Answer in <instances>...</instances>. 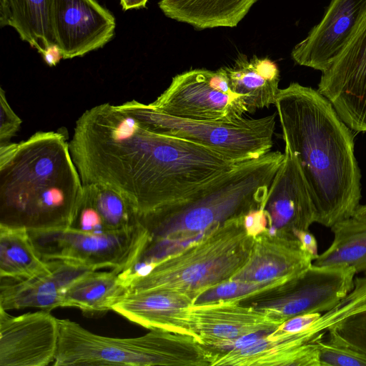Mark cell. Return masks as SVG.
I'll return each mask as SVG.
<instances>
[{
    "mask_svg": "<svg viewBox=\"0 0 366 366\" xmlns=\"http://www.w3.org/2000/svg\"><path fill=\"white\" fill-rule=\"evenodd\" d=\"M274 105L285 146L306 181L316 222L331 228L352 217L362 197L352 130L317 89L297 82L280 89Z\"/></svg>",
    "mask_w": 366,
    "mask_h": 366,
    "instance_id": "cell-1",
    "label": "cell"
},
{
    "mask_svg": "<svg viewBox=\"0 0 366 366\" xmlns=\"http://www.w3.org/2000/svg\"><path fill=\"white\" fill-rule=\"evenodd\" d=\"M82 193L63 133L38 132L0 146V224L29 231L70 227Z\"/></svg>",
    "mask_w": 366,
    "mask_h": 366,
    "instance_id": "cell-2",
    "label": "cell"
},
{
    "mask_svg": "<svg viewBox=\"0 0 366 366\" xmlns=\"http://www.w3.org/2000/svg\"><path fill=\"white\" fill-rule=\"evenodd\" d=\"M283 159L284 153L270 151L257 159L237 163L189 197L138 215L139 224L149 234L139 262L154 264L162 258L169 246L262 208Z\"/></svg>",
    "mask_w": 366,
    "mask_h": 366,
    "instance_id": "cell-3",
    "label": "cell"
},
{
    "mask_svg": "<svg viewBox=\"0 0 366 366\" xmlns=\"http://www.w3.org/2000/svg\"><path fill=\"white\" fill-rule=\"evenodd\" d=\"M244 217L217 224L197 241L127 275L129 291L164 289L195 299L232 280L247 262L254 242Z\"/></svg>",
    "mask_w": 366,
    "mask_h": 366,
    "instance_id": "cell-4",
    "label": "cell"
},
{
    "mask_svg": "<svg viewBox=\"0 0 366 366\" xmlns=\"http://www.w3.org/2000/svg\"><path fill=\"white\" fill-rule=\"evenodd\" d=\"M58 321L55 366H213L219 353L184 333L153 329L140 337L117 338L94 334L69 320Z\"/></svg>",
    "mask_w": 366,
    "mask_h": 366,
    "instance_id": "cell-5",
    "label": "cell"
},
{
    "mask_svg": "<svg viewBox=\"0 0 366 366\" xmlns=\"http://www.w3.org/2000/svg\"><path fill=\"white\" fill-rule=\"evenodd\" d=\"M117 107L152 132L194 142L234 164L257 159L273 146L277 112L225 122L179 118L134 99Z\"/></svg>",
    "mask_w": 366,
    "mask_h": 366,
    "instance_id": "cell-6",
    "label": "cell"
},
{
    "mask_svg": "<svg viewBox=\"0 0 366 366\" xmlns=\"http://www.w3.org/2000/svg\"><path fill=\"white\" fill-rule=\"evenodd\" d=\"M29 232L44 261H69L96 269L111 268L119 273L136 262L149 240L147 231L139 222L125 230L107 233L69 227Z\"/></svg>",
    "mask_w": 366,
    "mask_h": 366,
    "instance_id": "cell-7",
    "label": "cell"
},
{
    "mask_svg": "<svg viewBox=\"0 0 366 366\" xmlns=\"http://www.w3.org/2000/svg\"><path fill=\"white\" fill-rule=\"evenodd\" d=\"M354 269L312 264L301 274L239 302L265 312L275 322L335 307L354 288Z\"/></svg>",
    "mask_w": 366,
    "mask_h": 366,
    "instance_id": "cell-8",
    "label": "cell"
},
{
    "mask_svg": "<svg viewBox=\"0 0 366 366\" xmlns=\"http://www.w3.org/2000/svg\"><path fill=\"white\" fill-rule=\"evenodd\" d=\"M151 104L171 116L196 120L232 122L248 112L244 97L231 90L224 67L179 74Z\"/></svg>",
    "mask_w": 366,
    "mask_h": 366,
    "instance_id": "cell-9",
    "label": "cell"
},
{
    "mask_svg": "<svg viewBox=\"0 0 366 366\" xmlns=\"http://www.w3.org/2000/svg\"><path fill=\"white\" fill-rule=\"evenodd\" d=\"M317 90L352 131L366 132V11L344 48L322 72Z\"/></svg>",
    "mask_w": 366,
    "mask_h": 366,
    "instance_id": "cell-10",
    "label": "cell"
},
{
    "mask_svg": "<svg viewBox=\"0 0 366 366\" xmlns=\"http://www.w3.org/2000/svg\"><path fill=\"white\" fill-rule=\"evenodd\" d=\"M49 19L64 59L103 47L116 28L114 16L96 0H49Z\"/></svg>",
    "mask_w": 366,
    "mask_h": 366,
    "instance_id": "cell-11",
    "label": "cell"
},
{
    "mask_svg": "<svg viewBox=\"0 0 366 366\" xmlns=\"http://www.w3.org/2000/svg\"><path fill=\"white\" fill-rule=\"evenodd\" d=\"M281 324L265 312L239 300H222L191 305L187 311L189 334L209 347L231 345L245 337L267 335Z\"/></svg>",
    "mask_w": 366,
    "mask_h": 366,
    "instance_id": "cell-12",
    "label": "cell"
},
{
    "mask_svg": "<svg viewBox=\"0 0 366 366\" xmlns=\"http://www.w3.org/2000/svg\"><path fill=\"white\" fill-rule=\"evenodd\" d=\"M59 321L51 311L11 316L0 308V365L46 366L58 347Z\"/></svg>",
    "mask_w": 366,
    "mask_h": 366,
    "instance_id": "cell-13",
    "label": "cell"
},
{
    "mask_svg": "<svg viewBox=\"0 0 366 366\" xmlns=\"http://www.w3.org/2000/svg\"><path fill=\"white\" fill-rule=\"evenodd\" d=\"M262 209L267 215L269 229L298 239L301 232L310 231V227L317 221L316 209L302 172L287 146Z\"/></svg>",
    "mask_w": 366,
    "mask_h": 366,
    "instance_id": "cell-14",
    "label": "cell"
},
{
    "mask_svg": "<svg viewBox=\"0 0 366 366\" xmlns=\"http://www.w3.org/2000/svg\"><path fill=\"white\" fill-rule=\"evenodd\" d=\"M365 11L366 0H331L320 21L292 49V59L322 72L344 48Z\"/></svg>",
    "mask_w": 366,
    "mask_h": 366,
    "instance_id": "cell-15",
    "label": "cell"
},
{
    "mask_svg": "<svg viewBox=\"0 0 366 366\" xmlns=\"http://www.w3.org/2000/svg\"><path fill=\"white\" fill-rule=\"evenodd\" d=\"M316 258L297 237L267 229L254 237L247 262L232 280L267 282L290 280L311 267Z\"/></svg>",
    "mask_w": 366,
    "mask_h": 366,
    "instance_id": "cell-16",
    "label": "cell"
},
{
    "mask_svg": "<svg viewBox=\"0 0 366 366\" xmlns=\"http://www.w3.org/2000/svg\"><path fill=\"white\" fill-rule=\"evenodd\" d=\"M51 272L28 280L1 278L0 308L36 307L51 311L64 307V293L79 277L96 269L64 260L46 261Z\"/></svg>",
    "mask_w": 366,
    "mask_h": 366,
    "instance_id": "cell-17",
    "label": "cell"
},
{
    "mask_svg": "<svg viewBox=\"0 0 366 366\" xmlns=\"http://www.w3.org/2000/svg\"><path fill=\"white\" fill-rule=\"evenodd\" d=\"M194 300L180 292L164 289L129 291L112 310L149 330L189 334L187 315Z\"/></svg>",
    "mask_w": 366,
    "mask_h": 366,
    "instance_id": "cell-18",
    "label": "cell"
},
{
    "mask_svg": "<svg viewBox=\"0 0 366 366\" xmlns=\"http://www.w3.org/2000/svg\"><path fill=\"white\" fill-rule=\"evenodd\" d=\"M231 90L242 96L248 112L274 104L279 92L280 70L269 58L242 55L224 67Z\"/></svg>",
    "mask_w": 366,
    "mask_h": 366,
    "instance_id": "cell-19",
    "label": "cell"
},
{
    "mask_svg": "<svg viewBox=\"0 0 366 366\" xmlns=\"http://www.w3.org/2000/svg\"><path fill=\"white\" fill-rule=\"evenodd\" d=\"M259 0H160L159 9L172 19L202 30L235 27Z\"/></svg>",
    "mask_w": 366,
    "mask_h": 366,
    "instance_id": "cell-20",
    "label": "cell"
},
{
    "mask_svg": "<svg viewBox=\"0 0 366 366\" xmlns=\"http://www.w3.org/2000/svg\"><path fill=\"white\" fill-rule=\"evenodd\" d=\"M120 273L92 270L73 282L64 293V307H75L86 315H102L128 292Z\"/></svg>",
    "mask_w": 366,
    "mask_h": 366,
    "instance_id": "cell-21",
    "label": "cell"
},
{
    "mask_svg": "<svg viewBox=\"0 0 366 366\" xmlns=\"http://www.w3.org/2000/svg\"><path fill=\"white\" fill-rule=\"evenodd\" d=\"M50 272L27 229L0 224L1 278L28 280Z\"/></svg>",
    "mask_w": 366,
    "mask_h": 366,
    "instance_id": "cell-22",
    "label": "cell"
},
{
    "mask_svg": "<svg viewBox=\"0 0 366 366\" xmlns=\"http://www.w3.org/2000/svg\"><path fill=\"white\" fill-rule=\"evenodd\" d=\"M49 0H0V26H10L41 55L54 44L49 19Z\"/></svg>",
    "mask_w": 366,
    "mask_h": 366,
    "instance_id": "cell-23",
    "label": "cell"
},
{
    "mask_svg": "<svg viewBox=\"0 0 366 366\" xmlns=\"http://www.w3.org/2000/svg\"><path fill=\"white\" fill-rule=\"evenodd\" d=\"M334 239L312 264L320 267H345L366 277V222L351 217L331 227Z\"/></svg>",
    "mask_w": 366,
    "mask_h": 366,
    "instance_id": "cell-24",
    "label": "cell"
},
{
    "mask_svg": "<svg viewBox=\"0 0 366 366\" xmlns=\"http://www.w3.org/2000/svg\"><path fill=\"white\" fill-rule=\"evenodd\" d=\"M83 195L96 209L107 232L122 231L139 224L136 209L116 189L98 183L83 184Z\"/></svg>",
    "mask_w": 366,
    "mask_h": 366,
    "instance_id": "cell-25",
    "label": "cell"
},
{
    "mask_svg": "<svg viewBox=\"0 0 366 366\" xmlns=\"http://www.w3.org/2000/svg\"><path fill=\"white\" fill-rule=\"evenodd\" d=\"M287 280H288L267 282L230 280L206 290L195 299L193 305L222 300H242L247 296L279 285Z\"/></svg>",
    "mask_w": 366,
    "mask_h": 366,
    "instance_id": "cell-26",
    "label": "cell"
},
{
    "mask_svg": "<svg viewBox=\"0 0 366 366\" xmlns=\"http://www.w3.org/2000/svg\"><path fill=\"white\" fill-rule=\"evenodd\" d=\"M325 333L313 338L320 366H366V355L325 338Z\"/></svg>",
    "mask_w": 366,
    "mask_h": 366,
    "instance_id": "cell-27",
    "label": "cell"
},
{
    "mask_svg": "<svg viewBox=\"0 0 366 366\" xmlns=\"http://www.w3.org/2000/svg\"><path fill=\"white\" fill-rule=\"evenodd\" d=\"M22 123L9 105L4 89L0 88V146L9 143Z\"/></svg>",
    "mask_w": 366,
    "mask_h": 366,
    "instance_id": "cell-28",
    "label": "cell"
},
{
    "mask_svg": "<svg viewBox=\"0 0 366 366\" xmlns=\"http://www.w3.org/2000/svg\"><path fill=\"white\" fill-rule=\"evenodd\" d=\"M244 224L247 234L254 237L269 229V219L261 208L250 211L244 215Z\"/></svg>",
    "mask_w": 366,
    "mask_h": 366,
    "instance_id": "cell-29",
    "label": "cell"
},
{
    "mask_svg": "<svg viewBox=\"0 0 366 366\" xmlns=\"http://www.w3.org/2000/svg\"><path fill=\"white\" fill-rule=\"evenodd\" d=\"M41 56L44 61L50 66L56 65L60 59H63L60 49L55 44L48 46Z\"/></svg>",
    "mask_w": 366,
    "mask_h": 366,
    "instance_id": "cell-30",
    "label": "cell"
},
{
    "mask_svg": "<svg viewBox=\"0 0 366 366\" xmlns=\"http://www.w3.org/2000/svg\"><path fill=\"white\" fill-rule=\"evenodd\" d=\"M122 9L127 11L133 9L144 8L148 0H119Z\"/></svg>",
    "mask_w": 366,
    "mask_h": 366,
    "instance_id": "cell-31",
    "label": "cell"
},
{
    "mask_svg": "<svg viewBox=\"0 0 366 366\" xmlns=\"http://www.w3.org/2000/svg\"><path fill=\"white\" fill-rule=\"evenodd\" d=\"M352 217L366 222V204L360 205Z\"/></svg>",
    "mask_w": 366,
    "mask_h": 366,
    "instance_id": "cell-32",
    "label": "cell"
}]
</instances>
